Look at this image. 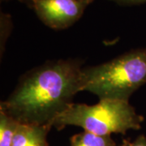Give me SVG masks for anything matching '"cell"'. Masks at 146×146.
I'll return each instance as SVG.
<instances>
[{
    "instance_id": "obj_1",
    "label": "cell",
    "mask_w": 146,
    "mask_h": 146,
    "mask_svg": "<svg viewBox=\"0 0 146 146\" xmlns=\"http://www.w3.org/2000/svg\"><path fill=\"white\" fill-rule=\"evenodd\" d=\"M83 68L74 59L44 63L27 72L0 104V110L19 123L49 125L82 91Z\"/></svg>"
},
{
    "instance_id": "obj_2",
    "label": "cell",
    "mask_w": 146,
    "mask_h": 146,
    "mask_svg": "<svg viewBox=\"0 0 146 146\" xmlns=\"http://www.w3.org/2000/svg\"><path fill=\"white\" fill-rule=\"evenodd\" d=\"M145 83L146 48L125 53L82 71V91L91 92L99 99L128 101Z\"/></svg>"
},
{
    "instance_id": "obj_3",
    "label": "cell",
    "mask_w": 146,
    "mask_h": 146,
    "mask_svg": "<svg viewBox=\"0 0 146 146\" xmlns=\"http://www.w3.org/2000/svg\"><path fill=\"white\" fill-rule=\"evenodd\" d=\"M142 121L128 101L100 99L94 106L72 102L54 119L53 127L61 130L67 126H78L97 135L110 136L139 130Z\"/></svg>"
},
{
    "instance_id": "obj_4",
    "label": "cell",
    "mask_w": 146,
    "mask_h": 146,
    "mask_svg": "<svg viewBox=\"0 0 146 146\" xmlns=\"http://www.w3.org/2000/svg\"><path fill=\"white\" fill-rule=\"evenodd\" d=\"M94 0H33L36 16L46 26L63 29L72 26L82 16Z\"/></svg>"
},
{
    "instance_id": "obj_5",
    "label": "cell",
    "mask_w": 146,
    "mask_h": 146,
    "mask_svg": "<svg viewBox=\"0 0 146 146\" xmlns=\"http://www.w3.org/2000/svg\"><path fill=\"white\" fill-rule=\"evenodd\" d=\"M52 127L19 123L11 146H48L47 135Z\"/></svg>"
},
{
    "instance_id": "obj_6",
    "label": "cell",
    "mask_w": 146,
    "mask_h": 146,
    "mask_svg": "<svg viewBox=\"0 0 146 146\" xmlns=\"http://www.w3.org/2000/svg\"><path fill=\"white\" fill-rule=\"evenodd\" d=\"M70 146H117L110 136H100L84 131L71 138Z\"/></svg>"
},
{
    "instance_id": "obj_7",
    "label": "cell",
    "mask_w": 146,
    "mask_h": 146,
    "mask_svg": "<svg viewBox=\"0 0 146 146\" xmlns=\"http://www.w3.org/2000/svg\"><path fill=\"white\" fill-rule=\"evenodd\" d=\"M19 123L0 110V146H11Z\"/></svg>"
},
{
    "instance_id": "obj_8",
    "label": "cell",
    "mask_w": 146,
    "mask_h": 146,
    "mask_svg": "<svg viewBox=\"0 0 146 146\" xmlns=\"http://www.w3.org/2000/svg\"><path fill=\"white\" fill-rule=\"evenodd\" d=\"M119 146H146V138L143 135L138 136L135 141H130L125 140Z\"/></svg>"
},
{
    "instance_id": "obj_9",
    "label": "cell",
    "mask_w": 146,
    "mask_h": 146,
    "mask_svg": "<svg viewBox=\"0 0 146 146\" xmlns=\"http://www.w3.org/2000/svg\"><path fill=\"white\" fill-rule=\"evenodd\" d=\"M114 1L121 4H127V5H135V4H141L146 3V0H110Z\"/></svg>"
},
{
    "instance_id": "obj_10",
    "label": "cell",
    "mask_w": 146,
    "mask_h": 146,
    "mask_svg": "<svg viewBox=\"0 0 146 146\" xmlns=\"http://www.w3.org/2000/svg\"><path fill=\"white\" fill-rule=\"evenodd\" d=\"M31 1H33V0H31Z\"/></svg>"
}]
</instances>
